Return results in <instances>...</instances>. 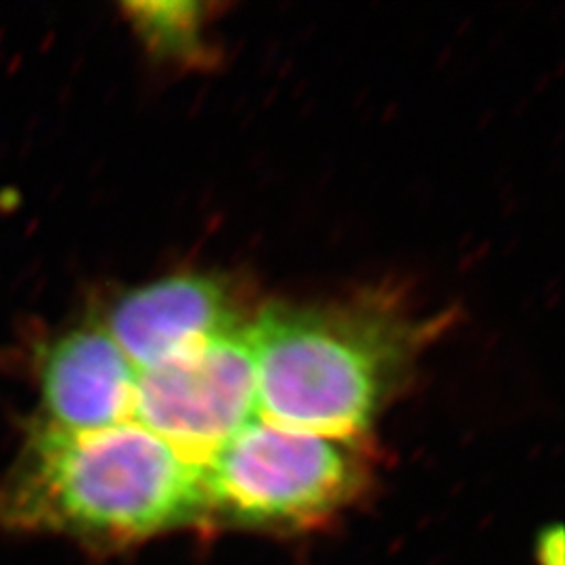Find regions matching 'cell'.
Returning a JSON list of instances; mask_svg holds the SVG:
<instances>
[{
    "label": "cell",
    "mask_w": 565,
    "mask_h": 565,
    "mask_svg": "<svg viewBox=\"0 0 565 565\" xmlns=\"http://www.w3.org/2000/svg\"><path fill=\"white\" fill-rule=\"evenodd\" d=\"M193 520H205L202 465L137 422L82 434L41 422L0 480V525L97 551Z\"/></svg>",
    "instance_id": "cell-1"
},
{
    "label": "cell",
    "mask_w": 565,
    "mask_h": 565,
    "mask_svg": "<svg viewBox=\"0 0 565 565\" xmlns=\"http://www.w3.org/2000/svg\"><path fill=\"white\" fill-rule=\"evenodd\" d=\"M382 303L270 306L247 324L260 417L335 440L363 436L415 350Z\"/></svg>",
    "instance_id": "cell-2"
},
{
    "label": "cell",
    "mask_w": 565,
    "mask_h": 565,
    "mask_svg": "<svg viewBox=\"0 0 565 565\" xmlns=\"http://www.w3.org/2000/svg\"><path fill=\"white\" fill-rule=\"evenodd\" d=\"M348 443L254 417L202 465L205 520L245 527L329 520L363 488V465Z\"/></svg>",
    "instance_id": "cell-3"
},
{
    "label": "cell",
    "mask_w": 565,
    "mask_h": 565,
    "mask_svg": "<svg viewBox=\"0 0 565 565\" xmlns=\"http://www.w3.org/2000/svg\"><path fill=\"white\" fill-rule=\"evenodd\" d=\"M258 413L247 324L139 371L132 419L205 465Z\"/></svg>",
    "instance_id": "cell-4"
},
{
    "label": "cell",
    "mask_w": 565,
    "mask_h": 565,
    "mask_svg": "<svg viewBox=\"0 0 565 565\" xmlns=\"http://www.w3.org/2000/svg\"><path fill=\"white\" fill-rule=\"evenodd\" d=\"M242 327L231 285L200 273L139 287L107 319V333L139 371Z\"/></svg>",
    "instance_id": "cell-5"
},
{
    "label": "cell",
    "mask_w": 565,
    "mask_h": 565,
    "mask_svg": "<svg viewBox=\"0 0 565 565\" xmlns=\"http://www.w3.org/2000/svg\"><path fill=\"white\" fill-rule=\"evenodd\" d=\"M139 369L105 327L70 333L42 369L44 424L63 431H99L132 419Z\"/></svg>",
    "instance_id": "cell-6"
},
{
    "label": "cell",
    "mask_w": 565,
    "mask_h": 565,
    "mask_svg": "<svg viewBox=\"0 0 565 565\" xmlns=\"http://www.w3.org/2000/svg\"><path fill=\"white\" fill-rule=\"evenodd\" d=\"M126 9L149 49L163 57L200 61L205 53L202 2H132Z\"/></svg>",
    "instance_id": "cell-7"
},
{
    "label": "cell",
    "mask_w": 565,
    "mask_h": 565,
    "mask_svg": "<svg viewBox=\"0 0 565 565\" xmlns=\"http://www.w3.org/2000/svg\"><path fill=\"white\" fill-rule=\"evenodd\" d=\"M539 565H564V530L562 525L546 527L536 543Z\"/></svg>",
    "instance_id": "cell-8"
}]
</instances>
